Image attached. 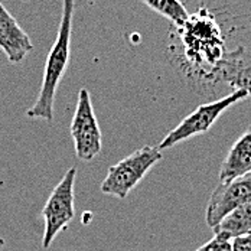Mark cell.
Listing matches in <instances>:
<instances>
[{
  "instance_id": "cell-5",
  "label": "cell",
  "mask_w": 251,
  "mask_h": 251,
  "mask_svg": "<svg viewBox=\"0 0 251 251\" xmlns=\"http://www.w3.org/2000/svg\"><path fill=\"white\" fill-rule=\"evenodd\" d=\"M70 130L74 140L76 157L82 162L94 160L102 149V136L93 108L91 94L87 88H81L78 93L75 113Z\"/></svg>"
},
{
  "instance_id": "cell-1",
  "label": "cell",
  "mask_w": 251,
  "mask_h": 251,
  "mask_svg": "<svg viewBox=\"0 0 251 251\" xmlns=\"http://www.w3.org/2000/svg\"><path fill=\"white\" fill-rule=\"evenodd\" d=\"M75 12V0H62V13L58 27L56 39L50 47L47 56L44 79L35 104L26 111L29 119H42L47 122L53 120V102L56 90L71 58V38H73V19Z\"/></svg>"
},
{
  "instance_id": "cell-4",
  "label": "cell",
  "mask_w": 251,
  "mask_h": 251,
  "mask_svg": "<svg viewBox=\"0 0 251 251\" xmlns=\"http://www.w3.org/2000/svg\"><path fill=\"white\" fill-rule=\"evenodd\" d=\"M76 169L70 168L59 183L52 189L50 198L42 208V218L45 223L42 247L50 249L56 235L64 231L75 217L74 206V186H75Z\"/></svg>"
},
{
  "instance_id": "cell-2",
  "label": "cell",
  "mask_w": 251,
  "mask_h": 251,
  "mask_svg": "<svg viewBox=\"0 0 251 251\" xmlns=\"http://www.w3.org/2000/svg\"><path fill=\"white\" fill-rule=\"evenodd\" d=\"M162 157V151L157 146H145L130 153L119 163L110 166L108 174L101 183V192L126 200Z\"/></svg>"
},
{
  "instance_id": "cell-12",
  "label": "cell",
  "mask_w": 251,
  "mask_h": 251,
  "mask_svg": "<svg viewBox=\"0 0 251 251\" xmlns=\"http://www.w3.org/2000/svg\"><path fill=\"white\" fill-rule=\"evenodd\" d=\"M195 251H232L231 238L223 234H214V238Z\"/></svg>"
},
{
  "instance_id": "cell-8",
  "label": "cell",
  "mask_w": 251,
  "mask_h": 251,
  "mask_svg": "<svg viewBox=\"0 0 251 251\" xmlns=\"http://www.w3.org/2000/svg\"><path fill=\"white\" fill-rule=\"evenodd\" d=\"M0 50L10 64H21L33 50V44L24 27L0 3Z\"/></svg>"
},
{
  "instance_id": "cell-11",
  "label": "cell",
  "mask_w": 251,
  "mask_h": 251,
  "mask_svg": "<svg viewBox=\"0 0 251 251\" xmlns=\"http://www.w3.org/2000/svg\"><path fill=\"white\" fill-rule=\"evenodd\" d=\"M142 1L146 3L156 13L171 21L177 27H183L191 19L186 7L182 4L180 0H142Z\"/></svg>"
},
{
  "instance_id": "cell-10",
  "label": "cell",
  "mask_w": 251,
  "mask_h": 251,
  "mask_svg": "<svg viewBox=\"0 0 251 251\" xmlns=\"http://www.w3.org/2000/svg\"><path fill=\"white\" fill-rule=\"evenodd\" d=\"M214 234H223L228 238H235L238 235L251 234V202L237 208L229 215L212 228Z\"/></svg>"
},
{
  "instance_id": "cell-6",
  "label": "cell",
  "mask_w": 251,
  "mask_h": 251,
  "mask_svg": "<svg viewBox=\"0 0 251 251\" xmlns=\"http://www.w3.org/2000/svg\"><path fill=\"white\" fill-rule=\"evenodd\" d=\"M251 202V172L232 180L221 182L209 197L205 212L208 226L215 228L226 215Z\"/></svg>"
},
{
  "instance_id": "cell-9",
  "label": "cell",
  "mask_w": 251,
  "mask_h": 251,
  "mask_svg": "<svg viewBox=\"0 0 251 251\" xmlns=\"http://www.w3.org/2000/svg\"><path fill=\"white\" fill-rule=\"evenodd\" d=\"M251 172V125L234 142L220 168V180L228 182Z\"/></svg>"
},
{
  "instance_id": "cell-14",
  "label": "cell",
  "mask_w": 251,
  "mask_h": 251,
  "mask_svg": "<svg viewBox=\"0 0 251 251\" xmlns=\"http://www.w3.org/2000/svg\"><path fill=\"white\" fill-rule=\"evenodd\" d=\"M3 247H4V240H3V238H0V251L3 250Z\"/></svg>"
},
{
  "instance_id": "cell-7",
  "label": "cell",
  "mask_w": 251,
  "mask_h": 251,
  "mask_svg": "<svg viewBox=\"0 0 251 251\" xmlns=\"http://www.w3.org/2000/svg\"><path fill=\"white\" fill-rule=\"evenodd\" d=\"M205 79L214 84H226L234 91L243 90L251 97V52L244 47L224 52Z\"/></svg>"
},
{
  "instance_id": "cell-3",
  "label": "cell",
  "mask_w": 251,
  "mask_h": 251,
  "mask_svg": "<svg viewBox=\"0 0 251 251\" xmlns=\"http://www.w3.org/2000/svg\"><path fill=\"white\" fill-rule=\"evenodd\" d=\"M249 99V94L243 90H235L226 97H223L220 100L206 102L200 105L197 110H194L189 116H186L174 130H171L163 140L159 143V151L171 149L176 145L189 140L191 137L200 136L206 133L212 126L217 123V120L226 113L229 107L240 101Z\"/></svg>"
},
{
  "instance_id": "cell-13",
  "label": "cell",
  "mask_w": 251,
  "mask_h": 251,
  "mask_svg": "<svg viewBox=\"0 0 251 251\" xmlns=\"http://www.w3.org/2000/svg\"><path fill=\"white\" fill-rule=\"evenodd\" d=\"M232 251H251V234L238 235L231 240Z\"/></svg>"
},
{
  "instance_id": "cell-15",
  "label": "cell",
  "mask_w": 251,
  "mask_h": 251,
  "mask_svg": "<svg viewBox=\"0 0 251 251\" xmlns=\"http://www.w3.org/2000/svg\"><path fill=\"white\" fill-rule=\"evenodd\" d=\"M1 1H3V0H0V3H1Z\"/></svg>"
}]
</instances>
